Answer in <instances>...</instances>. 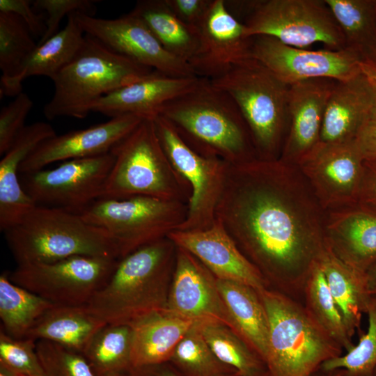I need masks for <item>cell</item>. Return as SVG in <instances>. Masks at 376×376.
<instances>
[{"label": "cell", "mask_w": 376, "mask_h": 376, "mask_svg": "<svg viewBox=\"0 0 376 376\" xmlns=\"http://www.w3.org/2000/svg\"><path fill=\"white\" fill-rule=\"evenodd\" d=\"M251 56L289 86L318 78L345 81L362 73L360 58L347 49L309 50L265 36L253 37Z\"/></svg>", "instance_id": "cell-14"}, {"label": "cell", "mask_w": 376, "mask_h": 376, "mask_svg": "<svg viewBox=\"0 0 376 376\" xmlns=\"http://www.w3.org/2000/svg\"><path fill=\"white\" fill-rule=\"evenodd\" d=\"M74 15L86 35L137 63L170 77H198L190 64L166 51L144 22L130 12L116 19L79 12Z\"/></svg>", "instance_id": "cell-15"}, {"label": "cell", "mask_w": 376, "mask_h": 376, "mask_svg": "<svg viewBox=\"0 0 376 376\" xmlns=\"http://www.w3.org/2000/svg\"><path fill=\"white\" fill-rule=\"evenodd\" d=\"M0 12L11 13L19 16L33 36H43L46 31L45 20L37 14L29 0H0Z\"/></svg>", "instance_id": "cell-44"}, {"label": "cell", "mask_w": 376, "mask_h": 376, "mask_svg": "<svg viewBox=\"0 0 376 376\" xmlns=\"http://www.w3.org/2000/svg\"><path fill=\"white\" fill-rule=\"evenodd\" d=\"M74 13L68 16L67 24L63 29L37 45L12 76L1 79V97L19 95L22 92V81L31 76H45L52 80L70 62L85 38Z\"/></svg>", "instance_id": "cell-26"}, {"label": "cell", "mask_w": 376, "mask_h": 376, "mask_svg": "<svg viewBox=\"0 0 376 376\" xmlns=\"http://www.w3.org/2000/svg\"><path fill=\"white\" fill-rule=\"evenodd\" d=\"M130 13L144 22L169 53L189 64L196 57L199 47L198 27L179 19L165 0L138 1Z\"/></svg>", "instance_id": "cell-31"}, {"label": "cell", "mask_w": 376, "mask_h": 376, "mask_svg": "<svg viewBox=\"0 0 376 376\" xmlns=\"http://www.w3.org/2000/svg\"><path fill=\"white\" fill-rule=\"evenodd\" d=\"M185 376H234L236 372L221 363L194 322L176 346L170 360Z\"/></svg>", "instance_id": "cell-37"}, {"label": "cell", "mask_w": 376, "mask_h": 376, "mask_svg": "<svg viewBox=\"0 0 376 376\" xmlns=\"http://www.w3.org/2000/svg\"><path fill=\"white\" fill-rule=\"evenodd\" d=\"M361 69L362 74L376 84V60L361 61Z\"/></svg>", "instance_id": "cell-49"}, {"label": "cell", "mask_w": 376, "mask_h": 376, "mask_svg": "<svg viewBox=\"0 0 376 376\" xmlns=\"http://www.w3.org/2000/svg\"><path fill=\"white\" fill-rule=\"evenodd\" d=\"M314 376H354L343 368L324 371L320 370Z\"/></svg>", "instance_id": "cell-51"}, {"label": "cell", "mask_w": 376, "mask_h": 376, "mask_svg": "<svg viewBox=\"0 0 376 376\" xmlns=\"http://www.w3.org/2000/svg\"><path fill=\"white\" fill-rule=\"evenodd\" d=\"M0 376H17L15 373L0 366Z\"/></svg>", "instance_id": "cell-53"}, {"label": "cell", "mask_w": 376, "mask_h": 376, "mask_svg": "<svg viewBox=\"0 0 376 376\" xmlns=\"http://www.w3.org/2000/svg\"><path fill=\"white\" fill-rule=\"evenodd\" d=\"M234 376H239L237 374H235ZM264 376H269L268 375H264Z\"/></svg>", "instance_id": "cell-55"}, {"label": "cell", "mask_w": 376, "mask_h": 376, "mask_svg": "<svg viewBox=\"0 0 376 376\" xmlns=\"http://www.w3.org/2000/svg\"><path fill=\"white\" fill-rule=\"evenodd\" d=\"M217 359L239 376L268 375L266 366L246 342L230 327L214 322H197Z\"/></svg>", "instance_id": "cell-36"}, {"label": "cell", "mask_w": 376, "mask_h": 376, "mask_svg": "<svg viewBox=\"0 0 376 376\" xmlns=\"http://www.w3.org/2000/svg\"><path fill=\"white\" fill-rule=\"evenodd\" d=\"M371 100L370 84L362 73L337 81L326 106L320 141L337 143L353 140L370 117Z\"/></svg>", "instance_id": "cell-25"}, {"label": "cell", "mask_w": 376, "mask_h": 376, "mask_svg": "<svg viewBox=\"0 0 376 376\" xmlns=\"http://www.w3.org/2000/svg\"><path fill=\"white\" fill-rule=\"evenodd\" d=\"M215 219L269 285L303 292L324 244V211L297 166L227 163Z\"/></svg>", "instance_id": "cell-1"}, {"label": "cell", "mask_w": 376, "mask_h": 376, "mask_svg": "<svg viewBox=\"0 0 376 376\" xmlns=\"http://www.w3.org/2000/svg\"><path fill=\"white\" fill-rule=\"evenodd\" d=\"M127 376H180L164 364L131 368Z\"/></svg>", "instance_id": "cell-48"}, {"label": "cell", "mask_w": 376, "mask_h": 376, "mask_svg": "<svg viewBox=\"0 0 376 376\" xmlns=\"http://www.w3.org/2000/svg\"><path fill=\"white\" fill-rule=\"evenodd\" d=\"M16 374V373H15ZM17 376H25V375H19V374H16Z\"/></svg>", "instance_id": "cell-54"}, {"label": "cell", "mask_w": 376, "mask_h": 376, "mask_svg": "<svg viewBox=\"0 0 376 376\" xmlns=\"http://www.w3.org/2000/svg\"><path fill=\"white\" fill-rule=\"evenodd\" d=\"M0 366L19 375L46 376L36 352V340L14 338L0 331Z\"/></svg>", "instance_id": "cell-41"}, {"label": "cell", "mask_w": 376, "mask_h": 376, "mask_svg": "<svg viewBox=\"0 0 376 376\" xmlns=\"http://www.w3.org/2000/svg\"><path fill=\"white\" fill-rule=\"evenodd\" d=\"M201 77H174L154 70L96 102L91 111L115 118L134 115L154 120L163 104L191 88Z\"/></svg>", "instance_id": "cell-23"}, {"label": "cell", "mask_w": 376, "mask_h": 376, "mask_svg": "<svg viewBox=\"0 0 376 376\" xmlns=\"http://www.w3.org/2000/svg\"><path fill=\"white\" fill-rule=\"evenodd\" d=\"M336 82L318 78L289 86V130L279 159L297 166L320 144L326 106Z\"/></svg>", "instance_id": "cell-21"}, {"label": "cell", "mask_w": 376, "mask_h": 376, "mask_svg": "<svg viewBox=\"0 0 376 376\" xmlns=\"http://www.w3.org/2000/svg\"><path fill=\"white\" fill-rule=\"evenodd\" d=\"M32 36L19 16L0 12L1 79L12 76L36 48Z\"/></svg>", "instance_id": "cell-38"}, {"label": "cell", "mask_w": 376, "mask_h": 376, "mask_svg": "<svg viewBox=\"0 0 376 376\" xmlns=\"http://www.w3.org/2000/svg\"><path fill=\"white\" fill-rule=\"evenodd\" d=\"M107 324L84 306H54L35 324L26 338L54 343L83 354Z\"/></svg>", "instance_id": "cell-30"}, {"label": "cell", "mask_w": 376, "mask_h": 376, "mask_svg": "<svg viewBox=\"0 0 376 376\" xmlns=\"http://www.w3.org/2000/svg\"><path fill=\"white\" fill-rule=\"evenodd\" d=\"M354 139L320 142L297 166L324 212L359 201L364 161Z\"/></svg>", "instance_id": "cell-16"}, {"label": "cell", "mask_w": 376, "mask_h": 376, "mask_svg": "<svg viewBox=\"0 0 376 376\" xmlns=\"http://www.w3.org/2000/svg\"><path fill=\"white\" fill-rule=\"evenodd\" d=\"M131 345L129 325L107 324L82 354L97 376L126 375L132 368Z\"/></svg>", "instance_id": "cell-35"}, {"label": "cell", "mask_w": 376, "mask_h": 376, "mask_svg": "<svg viewBox=\"0 0 376 376\" xmlns=\"http://www.w3.org/2000/svg\"><path fill=\"white\" fill-rule=\"evenodd\" d=\"M143 120L134 115H124L86 129L55 135L41 143L23 161L19 173L37 171L56 162L109 153Z\"/></svg>", "instance_id": "cell-20"}, {"label": "cell", "mask_w": 376, "mask_h": 376, "mask_svg": "<svg viewBox=\"0 0 376 376\" xmlns=\"http://www.w3.org/2000/svg\"><path fill=\"white\" fill-rule=\"evenodd\" d=\"M165 118L199 155L237 164L258 158L248 126L232 97L201 77L189 90L162 106Z\"/></svg>", "instance_id": "cell-2"}, {"label": "cell", "mask_w": 376, "mask_h": 376, "mask_svg": "<svg viewBox=\"0 0 376 376\" xmlns=\"http://www.w3.org/2000/svg\"><path fill=\"white\" fill-rule=\"evenodd\" d=\"M176 254L167 236L119 259L107 283L85 306L107 324L129 326L166 309Z\"/></svg>", "instance_id": "cell-3"}, {"label": "cell", "mask_w": 376, "mask_h": 376, "mask_svg": "<svg viewBox=\"0 0 376 376\" xmlns=\"http://www.w3.org/2000/svg\"><path fill=\"white\" fill-rule=\"evenodd\" d=\"M111 152L114 162L101 198L149 196L189 204L191 189L169 161L153 120L143 119Z\"/></svg>", "instance_id": "cell-7"}, {"label": "cell", "mask_w": 376, "mask_h": 376, "mask_svg": "<svg viewBox=\"0 0 376 376\" xmlns=\"http://www.w3.org/2000/svg\"><path fill=\"white\" fill-rule=\"evenodd\" d=\"M173 13L185 23L195 27L201 22L212 0H165Z\"/></svg>", "instance_id": "cell-45"}, {"label": "cell", "mask_w": 376, "mask_h": 376, "mask_svg": "<svg viewBox=\"0 0 376 376\" xmlns=\"http://www.w3.org/2000/svg\"><path fill=\"white\" fill-rule=\"evenodd\" d=\"M339 24L345 49L362 61L376 60V1L324 0Z\"/></svg>", "instance_id": "cell-32"}, {"label": "cell", "mask_w": 376, "mask_h": 376, "mask_svg": "<svg viewBox=\"0 0 376 376\" xmlns=\"http://www.w3.org/2000/svg\"><path fill=\"white\" fill-rule=\"evenodd\" d=\"M166 310L194 322H218L235 331L215 276L191 253L178 246Z\"/></svg>", "instance_id": "cell-18"}, {"label": "cell", "mask_w": 376, "mask_h": 376, "mask_svg": "<svg viewBox=\"0 0 376 376\" xmlns=\"http://www.w3.org/2000/svg\"><path fill=\"white\" fill-rule=\"evenodd\" d=\"M56 306L13 283L8 272L0 276L1 329L14 338H26L37 321Z\"/></svg>", "instance_id": "cell-33"}, {"label": "cell", "mask_w": 376, "mask_h": 376, "mask_svg": "<svg viewBox=\"0 0 376 376\" xmlns=\"http://www.w3.org/2000/svg\"><path fill=\"white\" fill-rule=\"evenodd\" d=\"M324 235L336 256L366 273L376 262V207L359 201L324 212Z\"/></svg>", "instance_id": "cell-22"}, {"label": "cell", "mask_w": 376, "mask_h": 376, "mask_svg": "<svg viewBox=\"0 0 376 376\" xmlns=\"http://www.w3.org/2000/svg\"><path fill=\"white\" fill-rule=\"evenodd\" d=\"M369 82L370 84V87H371V97H372L370 117L376 118V84L370 81Z\"/></svg>", "instance_id": "cell-52"}, {"label": "cell", "mask_w": 376, "mask_h": 376, "mask_svg": "<svg viewBox=\"0 0 376 376\" xmlns=\"http://www.w3.org/2000/svg\"><path fill=\"white\" fill-rule=\"evenodd\" d=\"M187 203L149 196L100 198L79 214L104 229L118 249L119 259L168 236L185 221Z\"/></svg>", "instance_id": "cell-9"}, {"label": "cell", "mask_w": 376, "mask_h": 376, "mask_svg": "<svg viewBox=\"0 0 376 376\" xmlns=\"http://www.w3.org/2000/svg\"><path fill=\"white\" fill-rule=\"evenodd\" d=\"M217 283L235 332L265 363L268 352L269 327L267 313L258 291L235 281L217 279Z\"/></svg>", "instance_id": "cell-29"}, {"label": "cell", "mask_w": 376, "mask_h": 376, "mask_svg": "<svg viewBox=\"0 0 376 376\" xmlns=\"http://www.w3.org/2000/svg\"><path fill=\"white\" fill-rule=\"evenodd\" d=\"M33 106L30 97L20 93L0 111V155L10 147L17 135L26 126L25 120Z\"/></svg>", "instance_id": "cell-42"}, {"label": "cell", "mask_w": 376, "mask_h": 376, "mask_svg": "<svg viewBox=\"0 0 376 376\" xmlns=\"http://www.w3.org/2000/svg\"><path fill=\"white\" fill-rule=\"evenodd\" d=\"M153 122L169 161L191 189L187 218L177 230L197 231L210 228L215 221L227 163L196 152L163 117L157 116Z\"/></svg>", "instance_id": "cell-13"}, {"label": "cell", "mask_w": 376, "mask_h": 376, "mask_svg": "<svg viewBox=\"0 0 376 376\" xmlns=\"http://www.w3.org/2000/svg\"><path fill=\"white\" fill-rule=\"evenodd\" d=\"M168 237L180 248L196 257L217 279L246 284L258 292L269 283L258 268L243 254L219 220L205 230H175Z\"/></svg>", "instance_id": "cell-19"}, {"label": "cell", "mask_w": 376, "mask_h": 376, "mask_svg": "<svg viewBox=\"0 0 376 376\" xmlns=\"http://www.w3.org/2000/svg\"><path fill=\"white\" fill-rule=\"evenodd\" d=\"M199 47L190 63L199 77L216 79L252 57V39L244 24L228 10L225 0H212L198 26Z\"/></svg>", "instance_id": "cell-17"}, {"label": "cell", "mask_w": 376, "mask_h": 376, "mask_svg": "<svg viewBox=\"0 0 376 376\" xmlns=\"http://www.w3.org/2000/svg\"><path fill=\"white\" fill-rule=\"evenodd\" d=\"M317 263L324 274L329 291L340 312L350 336L360 330L362 316L366 313L372 295L366 273L340 260L324 240Z\"/></svg>", "instance_id": "cell-28"}, {"label": "cell", "mask_w": 376, "mask_h": 376, "mask_svg": "<svg viewBox=\"0 0 376 376\" xmlns=\"http://www.w3.org/2000/svg\"><path fill=\"white\" fill-rule=\"evenodd\" d=\"M113 162L111 152L67 160L50 169L23 174L20 182L36 205L79 214L102 197Z\"/></svg>", "instance_id": "cell-12"}, {"label": "cell", "mask_w": 376, "mask_h": 376, "mask_svg": "<svg viewBox=\"0 0 376 376\" xmlns=\"http://www.w3.org/2000/svg\"><path fill=\"white\" fill-rule=\"evenodd\" d=\"M36 352L46 376H97L81 353L44 340L36 341Z\"/></svg>", "instance_id": "cell-40"}, {"label": "cell", "mask_w": 376, "mask_h": 376, "mask_svg": "<svg viewBox=\"0 0 376 376\" xmlns=\"http://www.w3.org/2000/svg\"><path fill=\"white\" fill-rule=\"evenodd\" d=\"M366 276L370 294L376 297V262L366 271Z\"/></svg>", "instance_id": "cell-50"}, {"label": "cell", "mask_w": 376, "mask_h": 376, "mask_svg": "<svg viewBox=\"0 0 376 376\" xmlns=\"http://www.w3.org/2000/svg\"><path fill=\"white\" fill-rule=\"evenodd\" d=\"M235 2L247 10L242 23L250 38L269 36L299 48L321 42L327 49H345L342 30L324 0Z\"/></svg>", "instance_id": "cell-10"}, {"label": "cell", "mask_w": 376, "mask_h": 376, "mask_svg": "<svg viewBox=\"0 0 376 376\" xmlns=\"http://www.w3.org/2000/svg\"><path fill=\"white\" fill-rule=\"evenodd\" d=\"M194 323L164 309L130 324L131 368L170 361L176 346Z\"/></svg>", "instance_id": "cell-27"}, {"label": "cell", "mask_w": 376, "mask_h": 376, "mask_svg": "<svg viewBox=\"0 0 376 376\" xmlns=\"http://www.w3.org/2000/svg\"><path fill=\"white\" fill-rule=\"evenodd\" d=\"M306 312L329 337L347 352L354 344L317 262L312 267L303 292Z\"/></svg>", "instance_id": "cell-34"}, {"label": "cell", "mask_w": 376, "mask_h": 376, "mask_svg": "<svg viewBox=\"0 0 376 376\" xmlns=\"http://www.w3.org/2000/svg\"><path fill=\"white\" fill-rule=\"evenodd\" d=\"M152 71L85 34L75 56L52 79L54 92L44 115L84 118L100 99Z\"/></svg>", "instance_id": "cell-5"}, {"label": "cell", "mask_w": 376, "mask_h": 376, "mask_svg": "<svg viewBox=\"0 0 376 376\" xmlns=\"http://www.w3.org/2000/svg\"><path fill=\"white\" fill-rule=\"evenodd\" d=\"M17 265L51 263L75 256L114 258L116 246L102 228L79 214L36 205L3 231Z\"/></svg>", "instance_id": "cell-4"}, {"label": "cell", "mask_w": 376, "mask_h": 376, "mask_svg": "<svg viewBox=\"0 0 376 376\" xmlns=\"http://www.w3.org/2000/svg\"><path fill=\"white\" fill-rule=\"evenodd\" d=\"M373 376H376V370H375V373H374V375H373Z\"/></svg>", "instance_id": "cell-56"}, {"label": "cell", "mask_w": 376, "mask_h": 376, "mask_svg": "<svg viewBox=\"0 0 376 376\" xmlns=\"http://www.w3.org/2000/svg\"><path fill=\"white\" fill-rule=\"evenodd\" d=\"M359 201L376 207V160L364 161Z\"/></svg>", "instance_id": "cell-47"}, {"label": "cell", "mask_w": 376, "mask_h": 376, "mask_svg": "<svg viewBox=\"0 0 376 376\" xmlns=\"http://www.w3.org/2000/svg\"><path fill=\"white\" fill-rule=\"evenodd\" d=\"M210 80L235 102L250 131L257 157L279 159L288 127L289 86L253 57Z\"/></svg>", "instance_id": "cell-8"}, {"label": "cell", "mask_w": 376, "mask_h": 376, "mask_svg": "<svg viewBox=\"0 0 376 376\" xmlns=\"http://www.w3.org/2000/svg\"><path fill=\"white\" fill-rule=\"evenodd\" d=\"M118 259L75 256L51 263L17 265L8 272L17 285L56 306H84L107 283Z\"/></svg>", "instance_id": "cell-11"}, {"label": "cell", "mask_w": 376, "mask_h": 376, "mask_svg": "<svg viewBox=\"0 0 376 376\" xmlns=\"http://www.w3.org/2000/svg\"><path fill=\"white\" fill-rule=\"evenodd\" d=\"M93 0H35L32 6L36 10H42L47 13L45 19L46 31L38 45L46 41L56 34L65 16L79 12L93 15L95 10Z\"/></svg>", "instance_id": "cell-43"}, {"label": "cell", "mask_w": 376, "mask_h": 376, "mask_svg": "<svg viewBox=\"0 0 376 376\" xmlns=\"http://www.w3.org/2000/svg\"><path fill=\"white\" fill-rule=\"evenodd\" d=\"M368 326L357 345L345 354L324 362L320 370L343 368L354 376H373L376 370V297L372 296L366 313Z\"/></svg>", "instance_id": "cell-39"}, {"label": "cell", "mask_w": 376, "mask_h": 376, "mask_svg": "<svg viewBox=\"0 0 376 376\" xmlns=\"http://www.w3.org/2000/svg\"><path fill=\"white\" fill-rule=\"evenodd\" d=\"M354 140L363 161L376 160V118L366 120Z\"/></svg>", "instance_id": "cell-46"}, {"label": "cell", "mask_w": 376, "mask_h": 376, "mask_svg": "<svg viewBox=\"0 0 376 376\" xmlns=\"http://www.w3.org/2000/svg\"><path fill=\"white\" fill-rule=\"evenodd\" d=\"M56 135L45 122L26 125L0 161V229L4 231L19 223L36 205L24 191L19 166L43 141Z\"/></svg>", "instance_id": "cell-24"}, {"label": "cell", "mask_w": 376, "mask_h": 376, "mask_svg": "<svg viewBox=\"0 0 376 376\" xmlns=\"http://www.w3.org/2000/svg\"><path fill=\"white\" fill-rule=\"evenodd\" d=\"M258 292L269 320L265 362L269 376H314L324 362L343 354L342 347L313 322L292 296L269 288Z\"/></svg>", "instance_id": "cell-6"}]
</instances>
